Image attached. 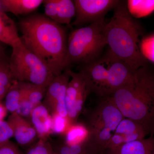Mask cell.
Wrapping results in <instances>:
<instances>
[{"label": "cell", "mask_w": 154, "mask_h": 154, "mask_svg": "<svg viewBox=\"0 0 154 154\" xmlns=\"http://www.w3.org/2000/svg\"><path fill=\"white\" fill-rule=\"evenodd\" d=\"M19 27L22 43L47 65L54 76L66 69L68 35L63 26L44 15L34 14L21 19Z\"/></svg>", "instance_id": "6da1fadb"}, {"label": "cell", "mask_w": 154, "mask_h": 154, "mask_svg": "<svg viewBox=\"0 0 154 154\" xmlns=\"http://www.w3.org/2000/svg\"><path fill=\"white\" fill-rule=\"evenodd\" d=\"M125 117L154 136V70L147 66L137 70L126 83L108 96Z\"/></svg>", "instance_id": "7a4b0ae2"}, {"label": "cell", "mask_w": 154, "mask_h": 154, "mask_svg": "<svg viewBox=\"0 0 154 154\" xmlns=\"http://www.w3.org/2000/svg\"><path fill=\"white\" fill-rule=\"evenodd\" d=\"M105 36L109 51L136 71L147 66L138 47L142 33L140 25L128 8L126 1H120L113 17L105 25Z\"/></svg>", "instance_id": "3957f363"}, {"label": "cell", "mask_w": 154, "mask_h": 154, "mask_svg": "<svg viewBox=\"0 0 154 154\" xmlns=\"http://www.w3.org/2000/svg\"><path fill=\"white\" fill-rule=\"evenodd\" d=\"M136 71L108 50L96 60L83 65L80 71L91 93L101 98L110 96L124 85Z\"/></svg>", "instance_id": "277c9868"}, {"label": "cell", "mask_w": 154, "mask_h": 154, "mask_svg": "<svg viewBox=\"0 0 154 154\" xmlns=\"http://www.w3.org/2000/svg\"><path fill=\"white\" fill-rule=\"evenodd\" d=\"M105 22H97L75 29L69 34L66 66L88 64L102 55L106 45Z\"/></svg>", "instance_id": "5b68a950"}, {"label": "cell", "mask_w": 154, "mask_h": 154, "mask_svg": "<svg viewBox=\"0 0 154 154\" xmlns=\"http://www.w3.org/2000/svg\"><path fill=\"white\" fill-rule=\"evenodd\" d=\"M125 117L110 97L100 98L88 114L85 125L89 137L101 152L107 148L112 135Z\"/></svg>", "instance_id": "8992f818"}, {"label": "cell", "mask_w": 154, "mask_h": 154, "mask_svg": "<svg viewBox=\"0 0 154 154\" xmlns=\"http://www.w3.org/2000/svg\"><path fill=\"white\" fill-rule=\"evenodd\" d=\"M12 48L9 63L14 81L48 88L55 76L47 65L22 42Z\"/></svg>", "instance_id": "52a82bcc"}, {"label": "cell", "mask_w": 154, "mask_h": 154, "mask_svg": "<svg viewBox=\"0 0 154 154\" xmlns=\"http://www.w3.org/2000/svg\"><path fill=\"white\" fill-rule=\"evenodd\" d=\"M66 70L72 78L68 84L66 95L68 119L72 125L77 123L86 99L91 92L82 72H75L70 68L67 69Z\"/></svg>", "instance_id": "ba28073f"}, {"label": "cell", "mask_w": 154, "mask_h": 154, "mask_svg": "<svg viewBox=\"0 0 154 154\" xmlns=\"http://www.w3.org/2000/svg\"><path fill=\"white\" fill-rule=\"evenodd\" d=\"M75 18L72 25L76 26L97 22H105L108 11L115 8L118 0H75Z\"/></svg>", "instance_id": "9c48e42d"}, {"label": "cell", "mask_w": 154, "mask_h": 154, "mask_svg": "<svg viewBox=\"0 0 154 154\" xmlns=\"http://www.w3.org/2000/svg\"><path fill=\"white\" fill-rule=\"evenodd\" d=\"M147 135L140 125L125 117L113 133L106 149L113 148L127 143L143 139L146 138Z\"/></svg>", "instance_id": "30bf717a"}, {"label": "cell", "mask_w": 154, "mask_h": 154, "mask_svg": "<svg viewBox=\"0 0 154 154\" xmlns=\"http://www.w3.org/2000/svg\"><path fill=\"white\" fill-rule=\"evenodd\" d=\"M45 16L58 24L70 26L72 19L75 17L74 1L44 0Z\"/></svg>", "instance_id": "8fae6325"}, {"label": "cell", "mask_w": 154, "mask_h": 154, "mask_svg": "<svg viewBox=\"0 0 154 154\" xmlns=\"http://www.w3.org/2000/svg\"><path fill=\"white\" fill-rule=\"evenodd\" d=\"M8 122L13 129L15 140L20 145H30L38 137L31 122L17 113H11Z\"/></svg>", "instance_id": "7c38bea8"}, {"label": "cell", "mask_w": 154, "mask_h": 154, "mask_svg": "<svg viewBox=\"0 0 154 154\" xmlns=\"http://www.w3.org/2000/svg\"><path fill=\"white\" fill-rule=\"evenodd\" d=\"M29 118L38 137L45 140L51 132L52 128V116L50 114L49 110L41 103L33 109Z\"/></svg>", "instance_id": "4fadbf2b"}, {"label": "cell", "mask_w": 154, "mask_h": 154, "mask_svg": "<svg viewBox=\"0 0 154 154\" xmlns=\"http://www.w3.org/2000/svg\"><path fill=\"white\" fill-rule=\"evenodd\" d=\"M154 145V136L127 143L113 148L106 149L101 154H150Z\"/></svg>", "instance_id": "5bb4252c"}, {"label": "cell", "mask_w": 154, "mask_h": 154, "mask_svg": "<svg viewBox=\"0 0 154 154\" xmlns=\"http://www.w3.org/2000/svg\"><path fill=\"white\" fill-rule=\"evenodd\" d=\"M0 42L12 48L22 42L15 22L3 12H0Z\"/></svg>", "instance_id": "9a60e30c"}, {"label": "cell", "mask_w": 154, "mask_h": 154, "mask_svg": "<svg viewBox=\"0 0 154 154\" xmlns=\"http://www.w3.org/2000/svg\"><path fill=\"white\" fill-rule=\"evenodd\" d=\"M43 2V0H1L2 12H10L16 16L30 14Z\"/></svg>", "instance_id": "2e32d148"}, {"label": "cell", "mask_w": 154, "mask_h": 154, "mask_svg": "<svg viewBox=\"0 0 154 154\" xmlns=\"http://www.w3.org/2000/svg\"><path fill=\"white\" fill-rule=\"evenodd\" d=\"M70 77V76L65 70L60 75L54 77L48 87L43 104L52 114L55 112L57 101L62 85L64 82Z\"/></svg>", "instance_id": "e0dca14e"}, {"label": "cell", "mask_w": 154, "mask_h": 154, "mask_svg": "<svg viewBox=\"0 0 154 154\" xmlns=\"http://www.w3.org/2000/svg\"><path fill=\"white\" fill-rule=\"evenodd\" d=\"M24 94V83L14 81L5 97V105L8 111L16 113Z\"/></svg>", "instance_id": "ac0fdd59"}, {"label": "cell", "mask_w": 154, "mask_h": 154, "mask_svg": "<svg viewBox=\"0 0 154 154\" xmlns=\"http://www.w3.org/2000/svg\"><path fill=\"white\" fill-rule=\"evenodd\" d=\"M14 80L10 69L9 59L0 57V102L5 98Z\"/></svg>", "instance_id": "d6986e66"}, {"label": "cell", "mask_w": 154, "mask_h": 154, "mask_svg": "<svg viewBox=\"0 0 154 154\" xmlns=\"http://www.w3.org/2000/svg\"><path fill=\"white\" fill-rule=\"evenodd\" d=\"M65 144L72 146L81 143L89 137V132L85 125L76 124L71 125L66 131Z\"/></svg>", "instance_id": "ffe728a7"}, {"label": "cell", "mask_w": 154, "mask_h": 154, "mask_svg": "<svg viewBox=\"0 0 154 154\" xmlns=\"http://www.w3.org/2000/svg\"><path fill=\"white\" fill-rule=\"evenodd\" d=\"M127 2L129 13L137 18L147 16L154 11V1H135Z\"/></svg>", "instance_id": "44dd1931"}, {"label": "cell", "mask_w": 154, "mask_h": 154, "mask_svg": "<svg viewBox=\"0 0 154 154\" xmlns=\"http://www.w3.org/2000/svg\"><path fill=\"white\" fill-rule=\"evenodd\" d=\"M24 83V95L35 106L40 105L44 99L47 88L31 83Z\"/></svg>", "instance_id": "7402d4cb"}, {"label": "cell", "mask_w": 154, "mask_h": 154, "mask_svg": "<svg viewBox=\"0 0 154 154\" xmlns=\"http://www.w3.org/2000/svg\"><path fill=\"white\" fill-rule=\"evenodd\" d=\"M70 78L71 77H70L68 79H66L62 85L60 92L57 101L55 112L60 115L62 117L67 118H68V114L66 105V95L67 87Z\"/></svg>", "instance_id": "603a6c76"}, {"label": "cell", "mask_w": 154, "mask_h": 154, "mask_svg": "<svg viewBox=\"0 0 154 154\" xmlns=\"http://www.w3.org/2000/svg\"><path fill=\"white\" fill-rule=\"evenodd\" d=\"M52 115L51 131L56 134L66 132L69 128L71 126L68 118L62 117L57 113H53Z\"/></svg>", "instance_id": "cb8c5ba5"}, {"label": "cell", "mask_w": 154, "mask_h": 154, "mask_svg": "<svg viewBox=\"0 0 154 154\" xmlns=\"http://www.w3.org/2000/svg\"><path fill=\"white\" fill-rule=\"evenodd\" d=\"M14 136V131L8 121L0 120V146L10 141Z\"/></svg>", "instance_id": "d4e9b609"}, {"label": "cell", "mask_w": 154, "mask_h": 154, "mask_svg": "<svg viewBox=\"0 0 154 154\" xmlns=\"http://www.w3.org/2000/svg\"><path fill=\"white\" fill-rule=\"evenodd\" d=\"M35 107L36 106L26 98L23 94L19 109L16 113L24 118H29L32 111Z\"/></svg>", "instance_id": "484cf974"}, {"label": "cell", "mask_w": 154, "mask_h": 154, "mask_svg": "<svg viewBox=\"0 0 154 154\" xmlns=\"http://www.w3.org/2000/svg\"><path fill=\"white\" fill-rule=\"evenodd\" d=\"M0 154H23L15 144L11 141L0 146Z\"/></svg>", "instance_id": "4316f807"}, {"label": "cell", "mask_w": 154, "mask_h": 154, "mask_svg": "<svg viewBox=\"0 0 154 154\" xmlns=\"http://www.w3.org/2000/svg\"><path fill=\"white\" fill-rule=\"evenodd\" d=\"M8 110L6 109L5 105H3L2 102H0V120H4L8 113Z\"/></svg>", "instance_id": "83f0119b"}, {"label": "cell", "mask_w": 154, "mask_h": 154, "mask_svg": "<svg viewBox=\"0 0 154 154\" xmlns=\"http://www.w3.org/2000/svg\"><path fill=\"white\" fill-rule=\"evenodd\" d=\"M0 57H7L5 54V44L0 42Z\"/></svg>", "instance_id": "f1b7e54d"}, {"label": "cell", "mask_w": 154, "mask_h": 154, "mask_svg": "<svg viewBox=\"0 0 154 154\" xmlns=\"http://www.w3.org/2000/svg\"><path fill=\"white\" fill-rule=\"evenodd\" d=\"M150 154H154V145L152 149L151 152Z\"/></svg>", "instance_id": "f546056e"}, {"label": "cell", "mask_w": 154, "mask_h": 154, "mask_svg": "<svg viewBox=\"0 0 154 154\" xmlns=\"http://www.w3.org/2000/svg\"><path fill=\"white\" fill-rule=\"evenodd\" d=\"M47 154H55V152H54V151L53 150L51 151L50 152H49Z\"/></svg>", "instance_id": "4dcf8cb0"}, {"label": "cell", "mask_w": 154, "mask_h": 154, "mask_svg": "<svg viewBox=\"0 0 154 154\" xmlns=\"http://www.w3.org/2000/svg\"><path fill=\"white\" fill-rule=\"evenodd\" d=\"M0 12H2V6H1V0H0Z\"/></svg>", "instance_id": "1f68e13d"}]
</instances>
